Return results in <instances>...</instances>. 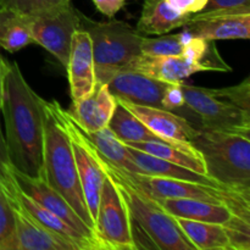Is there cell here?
<instances>
[{"label":"cell","instance_id":"cell-1","mask_svg":"<svg viewBox=\"0 0 250 250\" xmlns=\"http://www.w3.org/2000/svg\"><path fill=\"white\" fill-rule=\"evenodd\" d=\"M42 98L29 87L17 62L6 63L1 109L12 166L29 177H44Z\"/></svg>","mask_w":250,"mask_h":250},{"label":"cell","instance_id":"cell-2","mask_svg":"<svg viewBox=\"0 0 250 250\" xmlns=\"http://www.w3.org/2000/svg\"><path fill=\"white\" fill-rule=\"evenodd\" d=\"M41 103L44 125V178L71 205L76 214L93 232L94 221L88 211L81 188L70 136L63 121V107L56 100L48 102L42 98Z\"/></svg>","mask_w":250,"mask_h":250},{"label":"cell","instance_id":"cell-3","mask_svg":"<svg viewBox=\"0 0 250 250\" xmlns=\"http://www.w3.org/2000/svg\"><path fill=\"white\" fill-rule=\"evenodd\" d=\"M100 164L107 175L119 185L128 207L132 220V234L134 246L139 239H146L149 248L164 250H195L176 222V219L166 211L155 198L150 197L139 188L134 187L120 177L110 168L106 161L97 151Z\"/></svg>","mask_w":250,"mask_h":250},{"label":"cell","instance_id":"cell-4","mask_svg":"<svg viewBox=\"0 0 250 250\" xmlns=\"http://www.w3.org/2000/svg\"><path fill=\"white\" fill-rule=\"evenodd\" d=\"M190 143L202 155L209 177L250 193V134L199 128Z\"/></svg>","mask_w":250,"mask_h":250},{"label":"cell","instance_id":"cell-5","mask_svg":"<svg viewBox=\"0 0 250 250\" xmlns=\"http://www.w3.org/2000/svg\"><path fill=\"white\" fill-rule=\"evenodd\" d=\"M78 15L80 28L87 32L92 41L97 84H106L115 73L142 54L143 34L120 20L94 21L81 11Z\"/></svg>","mask_w":250,"mask_h":250},{"label":"cell","instance_id":"cell-6","mask_svg":"<svg viewBox=\"0 0 250 250\" xmlns=\"http://www.w3.org/2000/svg\"><path fill=\"white\" fill-rule=\"evenodd\" d=\"M106 164L120 177L155 199H199L221 203L231 208L241 216L250 219V193L227 187H215V186L202 185L189 181H180L175 178L132 173L115 167L107 161Z\"/></svg>","mask_w":250,"mask_h":250},{"label":"cell","instance_id":"cell-7","mask_svg":"<svg viewBox=\"0 0 250 250\" xmlns=\"http://www.w3.org/2000/svg\"><path fill=\"white\" fill-rule=\"evenodd\" d=\"M93 238L97 249H136L128 207L116 181L107 173L100 192Z\"/></svg>","mask_w":250,"mask_h":250},{"label":"cell","instance_id":"cell-8","mask_svg":"<svg viewBox=\"0 0 250 250\" xmlns=\"http://www.w3.org/2000/svg\"><path fill=\"white\" fill-rule=\"evenodd\" d=\"M186 105L199 119L203 129L250 134V112L216 98L209 88H200L181 81Z\"/></svg>","mask_w":250,"mask_h":250},{"label":"cell","instance_id":"cell-9","mask_svg":"<svg viewBox=\"0 0 250 250\" xmlns=\"http://www.w3.org/2000/svg\"><path fill=\"white\" fill-rule=\"evenodd\" d=\"M78 11L68 4L27 16L34 43L48 50L63 67L67 65L73 33L80 28Z\"/></svg>","mask_w":250,"mask_h":250},{"label":"cell","instance_id":"cell-10","mask_svg":"<svg viewBox=\"0 0 250 250\" xmlns=\"http://www.w3.org/2000/svg\"><path fill=\"white\" fill-rule=\"evenodd\" d=\"M62 116L68 136H70L83 197L87 203L90 217L94 221L98 204H99L100 192H102L103 183L106 177V173L100 164L95 148L90 144L87 137L83 134L82 129L71 117L67 110H62Z\"/></svg>","mask_w":250,"mask_h":250},{"label":"cell","instance_id":"cell-11","mask_svg":"<svg viewBox=\"0 0 250 250\" xmlns=\"http://www.w3.org/2000/svg\"><path fill=\"white\" fill-rule=\"evenodd\" d=\"M14 207V232L0 244V250H80L72 242L38 224L19 204Z\"/></svg>","mask_w":250,"mask_h":250},{"label":"cell","instance_id":"cell-12","mask_svg":"<svg viewBox=\"0 0 250 250\" xmlns=\"http://www.w3.org/2000/svg\"><path fill=\"white\" fill-rule=\"evenodd\" d=\"M72 102L88 97L97 85L92 41L89 34L77 28L71 42L70 54L66 65Z\"/></svg>","mask_w":250,"mask_h":250},{"label":"cell","instance_id":"cell-13","mask_svg":"<svg viewBox=\"0 0 250 250\" xmlns=\"http://www.w3.org/2000/svg\"><path fill=\"white\" fill-rule=\"evenodd\" d=\"M106 84L116 99L144 106L161 107V98L168 83L138 71L122 68L107 81Z\"/></svg>","mask_w":250,"mask_h":250},{"label":"cell","instance_id":"cell-14","mask_svg":"<svg viewBox=\"0 0 250 250\" xmlns=\"http://www.w3.org/2000/svg\"><path fill=\"white\" fill-rule=\"evenodd\" d=\"M14 177L17 183V187L22 193L36 200L38 204L45 208L46 210L54 212L56 216H59L62 221L73 227L76 231L87 234L93 238L92 229L76 214L71 205L54 188H51L48 185L45 178L29 177V176L17 171L16 168L14 170ZM93 241H94V238H93Z\"/></svg>","mask_w":250,"mask_h":250},{"label":"cell","instance_id":"cell-15","mask_svg":"<svg viewBox=\"0 0 250 250\" xmlns=\"http://www.w3.org/2000/svg\"><path fill=\"white\" fill-rule=\"evenodd\" d=\"M126 109L138 117L153 133L166 141L192 142L199 128L178 112L168 111L161 107L144 106L119 100Z\"/></svg>","mask_w":250,"mask_h":250},{"label":"cell","instance_id":"cell-16","mask_svg":"<svg viewBox=\"0 0 250 250\" xmlns=\"http://www.w3.org/2000/svg\"><path fill=\"white\" fill-rule=\"evenodd\" d=\"M116 105L107 84H97L88 97L72 102L67 111L82 131L94 133L107 127Z\"/></svg>","mask_w":250,"mask_h":250},{"label":"cell","instance_id":"cell-17","mask_svg":"<svg viewBox=\"0 0 250 250\" xmlns=\"http://www.w3.org/2000/svg\"><path fill=\"white\" fill-rule=\"evenodd\" d=\"M125 68L138 71L165 83L185 81L197 72H205L197 61L185 55H148L139 54Z\"/></svg>","mask_w":250,"mask_h":250},{"label":"cell","instance_id":"cell-18","mask_svg":"<svg viewBox=\"0 0 250 250\" xmlns=\"http://www.w3.org/2000/svg\"><path fill=\"white\" fill-rule=\"evenodd\" d=\"M166 211L173 217L195 220V221L214 222L227 227L241 222H250L249 217H244L234 212L227 205L221 203L208 202L199 199H158Z\"/></svg>","mask_w":250,"mask_h":250},{"label":"cell","instance_id":"cell-19","mask_svg":"<svg viewBox=\"0 0 250 250\" xmlns=\"http://www.w3.org/2000/svg\"><path fill=\"white\" fill-rule=\"evenodd\" d=\"M192 37L219 41V39H248L250 37V14L214 15L199 17L192 15L183 27Z\"/></svg>","mask_w":250,"mask_h":250},{"label":"cell","instance_id":"cell-20","mask_svg":"<svg viewBox=\"0 0 250 250\" xmlns=\"http://www.w3.org/2000/svg\"><path fill=\"white\" fill-rule=\"evenodd\" d=\"M125 144V143H124ZM126 146L136 148L146 154L170 161L176 165L207 175V168L199 151L189 142L180 141H149L128 143Z\"/></svg>","mask_w":250,"mask_h":250},{"label":"cell","instance_id":"cell-21","mask_svg":"<svg viewBox=\"0 0 250 250\" xmlns=\"http://www.w3.org/2000/svg\"><path fill=\"white\" fill-rule=\"evenodd\" d=\"M190 17L173 10L165 0H146L136 29L143 36H161L183 28Z\"/></svg>","mask_w":250,"mask_h":250},{"label":"cell","instance_id":"cell-22","mask_svg":"<svg viewBox=\"0 0 250 250\" xmlns=\"http://www.w3.org/2000/svg\"><path fill=\"white\" fill-rule=\"evenodd\" d=\"M16 204H19L20 207H21L29 216L33 217L38 224H41L42 226L48 229L49 231L54 232V233L63 237V238L67 239V241L72 242L73 244H76V246L80 248V250H97V248H95V243L94 241H93L92 237L76 231L73 227H71L70 225L66 224L65 221H62V220L59 216H56L54 212L46 210L45 208L42 207L41 204H38L36 200H33L32 198H29L28 195L22 193L21 190H20L19 194H17Z\"/></svg>","mask_w":250,"mask_h":250},{"label":"cell","instance_id":"cell-23","mask_svg":"<svg viewBox=\"0 0 250 250\" xmlns=\"http://www.w3.org/2000/svg\"><path fill=\"white\" fill-rule=\"evenodd\" d=\"M127 148H128L136 165L138 166L139 171H141V175L159 176V177L175 178V180L180 181H189V182L215 186V187H225V186L217 183L216 181L212 180L211 177H209L205 173L195 172V171L189 170V168L176 165V164L170 163V161L163 160V159L156 158V156L146 154L144 151L138 150V149L132 148V146H127Z\"/></svg>","mask_w":250,"mask_h":250},{"label":"cell","instance_id":"cell-24","mask_svg":"<svg viewBox=\"0 0 250 250\" xmlns=\"http://www.w3.org/2000/svg\"><path fill=\"white\" fill-rule=\"evenodd\" d=\"M195 250H232L229 232L225 225L175 217Z\"/></svg>","mask_w":250,"mask_h":250},{"label":"cell","instance_id":"cell-25","mask_svg":"<svg viewBox=\"0 0 250 250\" xmlns=\"http://www.w3.org/2000/svg\"><path fill=\"white\" fill-rule=\"evenodd\" d=\"M82 132L87 137L88 141L90 142V144L94 146L95 150L107 163L114 165L115 167L126 170L128 172L141 173L126 144L117 139L109 127H105V128L94 132V133H85L84 131Z\"/></svg>","mask_w":250,"mask_h":250},{"label":"cell","instance_id":"cell-26","mask_svg":"<svg viewBox=\"0 0 250 250\" xmlns=\"http://www.w3.org/2000/svg\"><path fill=\"white\" fill-rule=\"evenodd\" d=\"M33 43L27 16L0 7V48L16 53Z\"/></svg>","mask_w":250,"mask_h":250},{"label":"cell","instance_id":"cell-27","mask_svg":"<svg viewBox=\"0 0 250 250\" xmlns=\"http://www.w3.org/2000/svg\"><path fill=\"white\" fill-rule=\"evenodd\" d=\"M117 139L125 144L149 141H166L150 131L138 117L117 102L115 111L107 125Z\"/></svg>","mask_w":250,"mask_h":250},{"label":"cell","instance_id":"cell-28","mask_svg":"<svg viewBox=\"0 0 250 250\" xmlns=\"http://www.w3.org/2000/svg\"><path fill=\"white\" fill-rule=\"evenodd\" d=\"M190 34L183 29V32L176 34H161L156 38H149L143 36L141 43L142 54L148 55H181L185 48L186 42Z\"/></svg>","mask_w":250,"mask_h":250},{"label":"cell","instance_id":"cell-29","mask_svg":"<svg viewBox=\"0 0 250 250\" xmlns=\"http://www.w3.org/2000/svg\"><path fill=\"white\" fill-rule=\"evenodd\" d=\"M14 170L15 167L12 166L9 158V153H7L6 141H5L1 127H0V187L2 188L5 194L9 197L12 204L15 205L20 189L17 187L16 181H15Z\"/></svg>","mask_w":250,"mask_h":250},{"label":"cell","instance_id":"cell-30","mask_svg":"<svg viewBox=\"0 0 250 250\" xmlns=\"http://www.w3.org/2000/svg\"><path fill=\"white\" fill-rule=\"evenodd\" d=\"M68 4L71 0H0V6L14 10L23 16H33Z\"/></svg>","mask_w":250,"mask_h":250},{"label":"cell","instance_id":"cell-31","mask_svg":"<svg viewBox=\"0 0 250 250\" xmlns=\"http://www.w3.org/2000/svg\"><path fill=\"white\" fill-rule=\"evenodd\" d=\"M210 89V88H209ZM216 98L229 102L234 106L250 112V77L244 78L241 83L233 87L210 89Z\"/></svg>","mask_w":250,"mask_h":250},{"label":"cell","instance_id":"cell-32","mask_svg":"<svg viewBox=\"0 0 250 250\" xmlns=\"http://www.w3.org/2000/svg\"><path fill=\"white\" fill-rule=\"evenodd\" d=\"M250 14V0H208L202 11L195 16H214V15Z\"/></svg>","mask_w":250,"mask_h":250},{"label":"cell","instance_id":"cell-33","mask_svg":"<svg viewBox=\"0 0 250 250\" xmlns=\"http://www.w3.org/2000/svg\"><path fill=\"white\" fill-rule=\"evenodd\" d=\"M15 207L2 188L0 187V244L6 241L14 232Z\"/></svg>","mask_w":250,"mask_h":250},{"label":"cell","instance_id":"cell-34","mask_svg":"<svg viewBox=\"0 0 250 250\" xmlns=\"http://www.w3.org/2000/svg\"><path fill=\"white\" fill-rule=\"evenodd\" d=\"M186 106L187 105H186L185 94H183L181 82L168 83L165 92H164L163 98H161V107L168 110V111L178 112Z\"/></svg>","mask_w":250,"mask_h":250},{"label":"cell","instance_id":"cell-35","mask_svg":"<svg viewBox=\"0 0 250 250\" xmlns=\"http://www.w3.org/2000/svg\"><path fill=\"white\" fill-rule=\"evenodd\" d=\"M173 10L185 15L198 14L204 9L208 0H165Z\"/></svg>","mask_w":250,"mask_h":250},{"label":"cell","instance_id":"cell-36","mask_svg":"<svg viewBox=\"0 0 250 250\" xmlns=\"http://www.w3.org/2000/svg\"><path fill=\"white\" fill-rule=\"evenodd\" d=\"M98 11L104 16L114 19L115 15L124 7L126 0H93Z\"/></svg>","mask_w":250,"mask_h":250},{"label":"cell","instance_id":"cell-37","mask_svg":"<svg viewBox=\"0 0 250 250\" xmlns=\"http://www.w3.org/2000/svg\"><path fill=\"white\" fill-rule=\"evenodd\" d=\"M6 63L7 61L0 56V109H1L2 89H4V77H5V71H6Z\"/></svg>","mask_w":250,"mask_h":250},{"label":"cell","instance_id":"cell-38","mask_svg":"<svg viewBox=\"0 0 250 250\" xmlns=\"http://www.w3.org/2000/svg\"><path fill=\"white\" fill-rule=\"evenodd\" d=\"M0 7H1V6H0Z\"/></svg>","mask_w":250,"mask_h":250}]
</instances>
